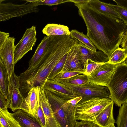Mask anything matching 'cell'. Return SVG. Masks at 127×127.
<instances>
[{"label":"cell","instance_id":"obj_1","mask_svg":"<svg viewBox=\"0 0 127 127\" xmlns=\"http://www.w3.org/2000/svg\"><path fill=\"white\" fill-rule=\"evenodd\" d=\"M74 4L86 25L87 35L97 49L103 52L109 58L119 47L127 32V23L98 10L88 3Z\"/></svg>","mask_w":127,"mask_h":127},{"label":"cell","instance_id":"obj_2","mask_svg":"<svg viewBox=\"0 0 127 127\" xmlns=\"http://www.w3.org/2000/svg\"><path fill=\"white\" fill-rule=\"evenodd\" d=\"M76 43L70 35L51 36L46 51L35 65L18 76L19 89L24 98L32 88H42L56 65Z\"/></svg>","mask_w":127,"mask_h":127},{"label":"cell","instance_id":"obj_3","mask_svg":"<svg viewBox=\"0 0 127 127\" xmlns=\"http://www.w3.org/2000/svg\"><path fill=\"white\" fill-rule=\"evenodd\" d=\"M106 87L110 98L116 105L120 107L127 102V62L116 65L115 71Z\"/></svg>","mask_w":127,"mask_h":127},{"label":"cell","instance_id":"obj_4","mask_svg":"<svg viewBox=\"0 0 127 127\" xmlns=\"http://www.w3.org/2000/svg\"><path fill=\"white\" fill-rule=\"evenodd\" d=\"M53 113L58 127H74L75 107L46 90L43 89Z\"/></svg>","mask_w":127,"mask_h":127},{"label":"cell","instance_id":"obj_5","mask_svg":"<svg viewBox=\"0 0 127 127\" xmlns=\"http://www.w3.org/2000/svg\"><path fill=\"white\" fill-rule=\"evenodd\" d=\"M112 101L109 98L96 97L81 99L75 108L76 120L95 124L96 117Z\"/></svg>","mask_w":127,"mask_h":127},{"label":"cell","instance_id":"obj_6","mask_svg":"<svg viewBox=\"0 0 127 127\" xmlns=\"http://www.w3.org/2000/svg\"><path fill=\"white\" fill-rule=\"evenodd\" d=\"M5 0H0V22L14 17H21L27 14L36 13L37 8L32 3L18 4L11 2L2 3Z\"/></svg>","mask_w":127,"mask_h":127},{"label":"cell","instance_id":"obj_7","mask_svg":"<svg viewBox=\"0 0 127 127\" xmlns=\"http://www.w3.org/2000/svg\"><path fill=\"white\" fill-rule=\"evenodd\" d=\"M65 85L74 92L77 97H81V99L96 97L110 98V93L106 86L94 84L89 82L79 86Z\"/></svg>","mask_w":127,"mask_h":127},{"label":"cell","instance_id":"obj_8","mask_svg":"<svg viewBox=\"0 0 127 127\" xmlns=\"http://www.w3.org/2000/svg\"><path fill=\"white\" fill-rule=\"evenodd\" d=\"M35 26L26 29L22 38L15 45L14 54L15 64L27 52L32 50L37 40Z\"/></svg>","mask_w":127,"mask_h":127},{"label":"cell","instance_id":"obj_9","mask_svg":"<svg viewBox=\"0 0 127 127\" xmlns=\"http://www.w3.org/2000/svg\"><path fill=\"white\" fill-rule=\"evenodd\" d=\"M15 39L13 37H9L0 49V57L6 70L9 84L11 76L14 71L15 64L14 63V54Z\"/></svg>","mask_w":127,"mask_h":127},{"label":"cell","instance_id":"obj_10","mask_svg":"<svg viewBox=\"0 0 127 127\" xmlns=\"http://www.w3.org/2000/svg\"><path fill=\"white\" fill-rule=\"evenodd\" d=\"M114 65L105 62L93 72L89 76V82L94 84L106 86L115 69Z\"/></svg>","mask_w":127,"mask_h":127},{"label":"cell","instance_id":"obj_11","mask_svg":"<svg viewBox=\"0 0 127 127\" xmlns=\"http://www.w3.org/2000/svg\"><path fill=\"white\" fill-rule=\"evenodd\" d=\"M19 82L18 76L13 71L11 76L7 99L8 108L13 112L20 109L24 98L19 89Z\"/></svg>","mask_w":127,"mask_h":127},{"label":"cell","instance_id":"obj_12","mask_svg":"<svg viewBox=\"0 0 127 127\" xmlns=\"http://www.w3.org/2000/svg\"><path fill=\"white\" fill-rule=\"evenodd\" d=\"M66 71L78 72L83 74L85 71L81 53L77 46V41L68 53L62 72Z\"/></svg>","mask_w":127,"mask_h":127},{"label":"cell","instance_id":"obj_13","mask_svg":"<svg viewBox=\"0 0 127 127\" xmlns=\"http://www.w3.org/2000/svg\"><path fill=\"white\" fill-rule=\"evenodd\" d=\"M41 89L48 90L67 101L77 97L74 92L65 85L54 80L47 79Z\"/></svg>","mask_w":127,"mask_h":127},{"label":"cell","instance_id":"obj_14","mask_svg":"<svg viewBox=\"0 0 127 127\" xmlns=\"http://www.w3.org/2000/svg\"><path fill=\"white\" fill-rule=\"evenodd\" d=\"M41 88L34 87L29 91L21 104L20 109L22 110L35 117L39 104V92Z\"/></svg>","mask_w":127,"mask_h":127},{"label":"cell","instance_id":"obj_15","mask_svg":"<svg viewBox=\"0 0 127 127\" xmlns=\"http://www.w3.org/2000/svg\"><path fill=\"white\" fill-rule=\"evenodd\" d=\"M77 46L81 53L83 66L85 63L88 59L98 62L105 63L108 61V57L103 52L93 50L77 40Z\"/></svg>","mask_w":127,"mask_h":127},{"label":"cell","instance_id":"obj_16","mask_svg":"<svg viewBox=\"0 0 127 127\" xmlns=\"http://www.w3.org/2000/svg\"><path fill=\"white\" fill-rule=\"evenodd\" d=\"M39 96V103L45 119V127H58L53 113L43 89L41 88Z\"/></svg>","mask_w":127,"mask_h":127},{"label":"cell","instance_id":"obj_17","mask_svg":"<svg viewBox=\"0 0 127 127\" xmlns=\"http://www.w3.org/2000/svg\"><path fill=\"white\" fill-rule=\"evenodd\" d=\"M12 115L21 127H42L35 117L22 110Z\"/></svg>","mask_w":127,"mask_h":127},{"label":"cell","instance_id":"obj_18","mask_svg":"<svg viewBox=\"0 0 127 127\" xmlns=\"http://www.w3.org/2000/svg\"><path fill=\"white\" fill-rule=\"evenodd\" d=\"M112 101L105 108L96 118V123L100 127H107L115 122L113 115Z\"/></svg>","mask_w":127,"mask_h":127},{"label":"cell","instance_id":"obj_19","mask_svg":"<svg viewBox=\"0 0 127 127\" xmlns=\"http://www.w3.org/2000/svg\"><path fill=\"white\" fill-rule=\"evenodd\" d=\"M43 33L47 36L70 35L69 28L65 25L54 23L47 24L42 30Z\"/></svg>","mask_w":127,"mask_h":127},{"label":"cell","instance_id":"obj_20","mask_svg":"<svg viewBox=\"0 0 127 127\" xmlns=\"http://www.w3.org/2000/svg\"><path fill=\"white\" fill-rule=\"evenodd\" d=\"M51 36H45L38 45L33 55L29 62L27 70L32 69L36 64L46 51Z\"/></svg>","mask_w":127,"mask_h":127},{"label":"cell","instance_id":"obj_21","mask_svg":"<svg viewBox=\"0 0 127 127\" xmlns=\"http://www.w3.org/2000/svg\"><path fill=\"white\" fill-rule=\"evenodd\" d=\"M0 127H21L8 111L0 108Z\"/></svg>","mask_w":127,"mask_h":127},{"label":"cell","instance_id":"obj_22","mask_svg":"<svg viewBox=\"0 0 127 127\" xmlns=\"http://www.w3.org/2000/svg\"><path fill=\"white\" fill-rule=\"evenodd\" d=\"M88 4L91 6L103 13L122 20L120 15L108 6L107 3L99 0H90Z\"/></svg>","mask_w":127,"mask_h":127},{"label":"cell","instance_id":"obj_23","mask_svg":"<svg viewBox=\"0 0 127 127\" xmlns=\"http://www.w3.org/2000/svg\"><path fill=\"white\" fill-rule=\"evenodd\" d=\"M9 83L6 68L0 57V91L7 100Z\"/></svg>","mask_w":127,"mask_h":127},{"label":"cell","instance_id":"obj_24","mask_svg":"<svg viewBox=\"0 0 127 127\" xmlns=\"http://www.w3.org/2000/svg\"><path fill=\"white\" fill-rule=\"evenodd\" d=\"M57 81L65 85L77 86L82 85L89 82V76L81 74L68 78L59 80Z\"/></svg>","mask_w":127,"mask_h":127},{"label":"cell","instance_id":"obj_25","mask_svg":"<svg viewBox=\"0 0 127 127\" xmlns=\"http://www.w3.org/2000/svg\"><path fill=\"white\" fill-rule=\"evenodd\" d=\"M127 57V49L119 47L115 50L109 58L108 63L116 65L124 61Z\"/></svg>","mask_w":127,"mask_h":127},{"label":"cell","instance_id":"obj_26","mask_svg":"<svg viewBox=\"0 0 127 127\" xmlns=\"http://www.w3.org/2000/svg\"><path fill=\"white\" fill-rule=\"evenodd\" d=\"M70 36L73 38L76 39L90 49L96 51L97 48L94 45L86 35L83 32H80L74 29L70 31Z\"/></svg>","mask_w":127,"mask_h":127},{"label":"cell","instance_id":"obj_27","mask_svg":"<svg viewBox=\"0 0 127 127\" xmlns=\"http://www.w3.org/2000/svg\"><path fill=\"white\" fill-rule=\"evenodd\" d=\"M116 123L117 127H127V102L120 107Z\"/></svg>","mask_w":127,"mask_h":127},{"label":"cell","instance_id":"obj_28","mask_svg":"<svg viewBox=\"0 0 127 127\" xmlns=\"http://www.w3.org/2000/svg\"><path fill=\"white\" fill-rule=\"evenodd\" d=\"M68 52L64 55L56 65L49 76L47 79L53 80L56 76L62 72Z\"/></svg>","mask_w":127,"mask_h":127},{"label":"cell","instance_id":"obj_29","mask_svg":"<svg viewBox=\"0 0 127 127\" xmlns=\"http://www.w3.org/2000/svg\"><path fill=\"white\" fill-rule=\"evenodd\" d=\"M105 63L96 62L88 59L84 65L85 71L83 74L89 76L93 72Z\"/></svg>","mask_w":127,"mask_h":127},{"label":"cell","instance_id":"obj_30","mask_svg":"<svg viewBox=\"0 0 127 127\" xmlns=\"http://www.w3.org/2000/svg\"><path fill=\"white\" fill-rule=\"evenodd\" d=\"M107 5L113 9L120 16L122 19L127 23V8L125 6L119 5H114L110 3Z\"/></svg>","mask_w":127,"mask_h":127},{"label":"cell","instance_id":"obj_31","mask_svg":"<svg viewBox=\"0 0 127 127\" xmlns=\"http://www.w3.org/2000/svg\"><path fill=\"white\" fill-rule=\"evenodd\" d=\"M67 2H70L69 0H38L37 1L33 3L34 6L36 7H37L38 5H43L50 6Z\"/></svg>","mask_w":127,"mask_h":127},{"label":"cell","instance_id":"obj_32","mask_svg":"<svg viewBox=\"0 0 127 127\" xmlns=\"http://www.w3.org/2000/svg\"><path fill=\"white\" fill-rule=\"evenodd\" d=\"M83 74L81 72L72 71H66L62 72L56 76L53 80H58L68 78L75 76Z\"/></svg>","mask_w":127,"mask_h":127},{"label":"cell","instance_id":"obj_33","mask_svg":"<svg viewBox=\"0 0 127 127\" xmlns=\"http://www.w3.org/2000/svg\"><path fill=\"white\" fill-rule=\"evenodd\" d=\"M35 117L41 127H45L46 124L45 119L40 103Z\"/></svg>","mask_w":127,"mask_h":127},{"label":"cell","instance_id":"obj_34","mask_svg":"<svg viewBox=\"0 0 127 127\" xmlns=\"http://www.w3.org/2000/svg\"><path fill=\"white\" fill-rule=\"evenodd\" d=\"M94 124L89 122L83 121H76L74 127H93Z\"/></svg>","mask_w":127,"mask_h":127},{"label":"cell","instance_id":"obj_35","mask_svg":"<svg viewBox=\"0 0 127 127\" xmlns=\"http://www.w3.org/2000/svg\"><path fill=\"white\" fill-rule=\"evenodd\" d=\"M0 108L4 109L8 108L7 100L0 91Z\"/></svg>","mask_w":127,"mask_h":127},{"label":"cell","instance_id":"obj_36","mask_svg":"<svg viewBox=\"0 0 127 127\" xmlns=\"http://www.w3.org/2000/svg\"><path fill=\"white\" fill-rule=\"evenodd\" d=\"M9 36V33L0 31V49Z\"/></svg>","mask_w":127,"mask_h":127},{"label":"cell","instance_id":"obj_37","mask_svg":"<svg viewBox=\"0 0 127 127\" xmlns=\"http://www.w3.org/2000/svg\"><path fill=\"white\" fill-rule=\"evenodd\" d=\"M120 45L122 48L127 49V32L124 34Z\"/></svg>","mask_w":127,"mask_h":127},{"label":"cell","instance_id":"obj_38","mask_svg":"<svg viewBox=\"0 0 127 127\" xmlns=\"http://www.w3.org/2000/svg\"><path fill=\"white\" fill-rule=\"evenodd\" d=\"M81 96L76 97L74 98L67 101V102L71 104L73 106L75 107L77 103L81 99Z\"/></svg>","mask_w":127,"mask_h":127},{"label":"cell","instance_id":"obj_39","mask_svg":"<svg viewBox=\"0 0 127 127\" xmlns=\"http://www.w3.org/2000/svg\"><path fill=\"white\" fill-rule=\"evenodd\" d=\"M90 0H69L70 2L75 3H88Z\"/></svg>","mask_w":127,"mask_h":127},{"label":"cell","instance_id":"obj_40","mask_svg":"<svg viewBox=\"0 0 127 127\" xmlns=\"http://www.w3.org/2000/svg\"><path fill=\"white\" fill-rule=\"evenodd\" d=\"M38 0H25L23 1H26V3L29 2V3H34L37 1Z\"/></svg>","mask_w":127,"mask_h":127},{"label":"cell","instance_id":"obj_41","mask_svg":"<svg viewBox=\"0 0 127 127\" xmlns=\"http://www.w3.org/2000/svg\"><path fill=\"white\" fill-rule=\"evenodd\" d=\"M107 127H115L114 124H112L110 125V126Z\"/></svg>","mask_w":127,"mask_h":127},{"label":"cell","instance_id":"obj_42","mask_svg":"<svg viewBox=\"0 0 127 127\" xmlns=\"http://www.w3.org/2000/svg\"><path fill=\"white\" fill-rule=\"evenodd\" d=\"M93 127H100L96 124H94Z\"/></svg>","mask_w":127,"mask_h":127}]
</instances>
